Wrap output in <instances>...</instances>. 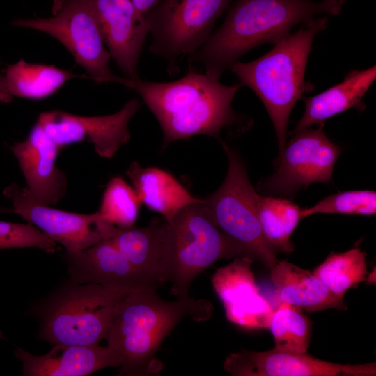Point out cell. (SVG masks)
I'll return each instance as SVG.
<instances>
[{"instance_id": "1", "label": "cell", "mask_w": 376, "mask_h": 376, "mask_svg": "<svg viewBox=\"0 0 376 376\" xmlns=\"http://www.w3.org/2000/svg\"><path fill=\"white\" fill-rule=\"evenodd\" d=\"M110 83L123 85L141 97L162 129L164 146L196 135H207L221 142V130L242 120L232 107L241 84L226 86L192 69L171 81L113 75Z\"/></svg>"}, {"instance_id": "2", "label": "cell", "mask_w": 376, "mask_h": 376, "mask_svg": "<svg viewBox=\"0 0 376 376\" xmlns=\"http://www.w3.org/2000/svg\"><path fill=\"white\" fill-rule=\"evenodd\" d=\"M345 3V0H236L221 26L188 58L202 65L207 75L219 80L249 50L265 43L275 44L295 26L317 14L338 15Z\"/></svg>"}, {"instance_id": "3", "label": "cell", "mask_w": 376, "mask_h": 376, "mask_svg": "<svg viewBox=\"0 0 376 376\" xmlns=\"http://www.w3.org/2000/svg\"><path fill=\"white\" fill-rule=\"evenodd\" d=\"M155 289L124 295L117 303L106 340L123 359L118 375L158 374L163 368L155 355L164 339L186 318L210 319L214 306L189 295L175 301L162 299Z\"/></svg>"}, {"instance_id": "4", "label": "cell", "mask_w": 376, "mask_h": 376, "mask_svg": "<svg viewBox=\"0 0 376 376\" xmlns=\"http://www.w3.org/2000/svg\"><path fill=\"white\" fill-rule=\"evenodd\" d=\"M327 17L302 23L293 33L276 42L263 56L253 61H237L230 69L241 86L250 88L260 99L274 127L279 146L276 162L283 153L290 113L307 91L304 75L313 40L327 26Z\"/></svg>"}, {"instance_id": "5", "label": "cell", "mask_w": 376, "mask_h": 376, "mask_svg": "<svg viewBox=\"0 0 376 376\" xmlns=\"http://www.w3.org/2000/svg\"><path fill=\"white\" fill-rule=\"evenodd\" d=\"M243 256L244 249L217 227L204 203L164 220L160 279L171 283V293L178 297L188 296L192 281L217 260Z\"/></svg>"}, {"instance_id": "6", "label": "cell", "mask_w": 376, "mask_h": 376, "mask_svg": "<svg viewBox=\"0 0 376 376\" xmlns=\"http://www.w3.org/2000/svg\"><path fill=\"white\" fill-rule=\"evenodd\" d=\"M127 294L70 280L39 306L38 338L51 345H99L109 331L118 301Z\"/></svg>"}, {"instance_id": "7", "label": "cell", "mask_w": 376, "mask_h": 376, "mask_svg": "<svg viewBox=\"0 0 376 376\" xmlns=\"http://www.w3.org/2000/svg\"><path fill=\"white\" fill-rule=\"evenodd\" d=\"M228 159L226 178L219 189L204 198L217 227L239 244L247 256L271 269L278 260L265 240L258 212L259 194L252 186L237 153L221 141Z\"/></svg>"}, {"instance_id": "8", "label": "cell", "mask_w": 376, "mask_h": 376, "mask_svg": "<svg viewBox=\"0 0 376 376\" xmlns=\"http://www.w3.org/2000/svg\"><path fill=\"white\" fill-rule=\"evenodd\" d=\"M232 0H162L146 14L152 39L149 51L164 59L170 75L207 40Z\"/></svg>"}, {"instance_id": "9", "label": "cell", "mask_w": 376, "mask_h": 376, "mask_svg": "<svg viewBox=\"0 0 376 376\" xmlns=\"http://www.w3.org/2000/svg\"><path fill=\"white\" fill-rule=\"evenodd\" d=\"M52 16L19 19L15 26L43 32L60 42L77 64L98 84L110 83L114 75L109 67L108 51L89 0H53Z\"/></svg>"}, {"instance_id": "10", "label": "cell", "mask_w": 376, "mask_h": 376, "mask_svg": "<svg viewBox=\"0 0 376 376\" xmlns=\"http://www.w3.org/2000/svg\"><path fill=\"white\" fill-rule=\"evenodd\" d=\"M324 123L294 134L285 143L277 170L260 184L269 196H290L312 183H330L341 148L325 135Z\"/></svg>"}, {"instance_id": "11", "label": "cell", "mask_w": 376, "mask_h": 376, "mask_svg": "<svg viewBox=\"0 0 376 376\" xmlns=\"http://www.w3.org/2000/svg\"><path fill=\"white\" fill-rule=\"evenodd\" d=\"M3 194L11 201L14 213L59 243L68 252L80 251L102 240L111 239L117 228L97 212L77 214L42 204L26 187L16 183L6 187Z\"/></svg>"}, {"instance_id": "12", "label": "cell", "mask_w": 376, "mask_h": 376, "mask_svg": "<svg viewBox=\"0 0 376 376\" xmlns=\"http://www.w3.org/2000/svg\"><path fill=\"white\" fill-rule=\"evenodd\" d=\"M141 106L137 98H132L116 113L97 116L52 110L40 113L36 122L61 148L86 141L99 156L111 158L130 139L128 124Z\"/></svg>"}, {"instance_id": "13", "label": "cell", "mask_w": 376, "mask_h": 376, "mask_svg": "<svg viewBox=\"0 0 376 376\" xmlns=\"http://www.w3.org/2000/svg\"><path fill=\"white\" fill-rule=\"evenodd\" d=\"M224 369L233 376H375L376 363L340 364L273 348L228 354Z\"/></svg>"}, {"instance_id": "14", "label": "cell", "mask_w": 376, "mask_h": 376, "mask_svg": "<svg viewBox=\"0 0 376 376\" xmlns=\"http://www.w3.org/2000/svg\"><path fill=\"white\" fill-rule=\"evenodd\" d=\"M103 41L125 77L139 78L140 56L150 33L146 15L130 0H89Z\"/></svg>"}, {"instance_id": "15", "label": "cell", "mask_w": 376, "mask_h": 376, "mask_svg": "<svg viewBox=\"0 0 376 376\" xmlns=\"http://www.w3.org/2000/svg\"><path fill=\"white\" fill-rule=\"evenodd\" d=\"M63 256L70 281L77 283H93L126 293L157 290L161 285L136 269L110 239L80 251H65Z\"/></svg>"}, {"instance_id": "16", "label": "cell", "mask_w": 376, "mask_h": 376, "mask_svg": "<svg viewBox=\"0 0 376 376\" xmlns=\"http://www.w3.org/2000/svg\"><path fill=\"white\" fill-rule=\"evenodd\" d=\"M253 261L246 256L235 257L215 272L212 283L230 322L245 329L268 328L274 310L259 292Z\"/></svg>"}, {"instance_id": "17", "label": "cell", "mask_w": 376, "mask_h": 376, "mask_svg": "<svg viewBox=\"0 0 376 376\" xmlns=\"http://www.w3.org/2000/svg\"><path fill=\"white\" fill-rule=\"evenodd\" d=\"M61 149L38 122L23 141L10 148L26 187L39 203L49 206L56 205L67 190V176L56 164Z\"/></svg>"}, {"instance_id": "18", "label": "cell", "mask_w": 376, "mask_h": 376, "mask_svg": "<svg viewBox=\"0 0 376 376\" xmlns=\"http://www.w3.org/2000/svg\"><path fill=\"white\" fill-rule=\"evenodd\" d=\"M42 355L15 351L24 376H85L106 368L120 367L122 358L107 345L56 344Z\"/></svg>"}, {"instance_id": "19", "label": "cell", "mask_w": 376, "mask_h": 376, "mask_svg": "<svg viewBox=\"0 0 376 376\" xmlns=\"http://www.w3.org/2000/svg\"><path fill=\"white\" fill-rule=\"evenodd\" d=\"M270 270V278L280 302L286 303L306 312L330 308L347 310L343 298L333 294L310 271L286 260H278Z\"/></svg>"}, {"instance_id": "20", "label": "cell", "mask_w": 376, "mask_h": 376, "mask_svg": "<svg viewBox=\"0 0 376 376\" xmlns=\"http://www.w3.org/2000/svg\"><path fill=\"white\" fill-rule=\"evenodd\" d=\"M376 78V67L350 72L343 81L311 97H304L305 111L292 134L315 124L324 123L328 118L352 107L362 111V98Z\"/></svg>"}, {"instance_id": "21", "label": "cell", "mask_w": 376, "mask_h": 376, "mask_svg": "<svg viewBox=\"0 0 376 376\" xmlns=\"http://www.w3.org/2000/svg\"><path fill=\"white\" fill-rule=\"evenodd\" d=\"M140 201L169 222L184 207L204 199L193 196L170 173L157 167H143L133 162L126 172Z\"/></svg>"}, {"instance_id": "22", "label": "cell", "mask_w": 376, "mask_h": 376, "mask_svg": "<svg viewBox=\"0 0 376 376\" xmlns=\"http://www.w3.org/2000/svg\"><path fill=\"white\" fill-rule=\"evenodd\" d=\"M77 77L87 78L54 65L31 63L21 59L8 65L0 75V102L9 103L14 97L44 99Z\"/></svg>"}, {"instance_id": "23", "label": "cell", "mask_w": 376, "mask_h": 376, "mask_svg": "<svg viewBox=\"0 0 376 376\" xmlns=\"http://www.w3.org/2000/svg\"><path fill=\"white\" fill-rule=\"evenodd\" d=\"M163 223L154 218L146 227H117L110 239L136 269L161 284Z\"/></svg>"}, {"instance_id": "24", "label": "cell", "mask_w": 376, "mask_h": 376, "mask_svg": "<svg viewBox=\"0 0 376 376\" xmlns=\"http://www.w3.org/2000/svg\"><path fill=\"white\" fill-rule=\"evenodd\" d=\"M302 209L285 198L259 195L258 212L264 237L275 251H294L290 237L301 219Z\"/></svg>"}, {"instance_id": "25", "label": "cell", "mask_w": 376, "mask_h": 376, "mask_svg": "<svg viewBox=\"0 0 376 376\" xmlns=\"http://www.w3.org/2000/svg\"><path fill=\"white\" fill-rule=\"evenodd\" d=\"M313 273L333 294L344 298L350 288L366 279L368 272L366 253L359 248L333 253Z\"/></svg>"}, {"instance_id": "26", "label": "cell", "mask_w": 376, "mask_h": 376, "mask_svg": "<svg viewBox=\"0 0 376 376\" xmlns=\"http://www.w3.org/2000/svg\"><path fill=\"white\" fill-rule=\"evenodd\" d=\"M279 351L304 354L310 345L311 323L301 309L281 302L268 326Z\"/></svg>"}, {"instance_id": "27", "label": "cell", "mask_w": 376, "mask_h": 376, "mask_svg": "<svg viewBox=\"0 0 376 376\" xmlns=\"http://www.w3.org/2000/svg\"><path fill=\"white\" fill-rule=\"evenodd\" d=\"M141 204L135 190L122 178L113 177L103 193L98 214L116 227L133 226Z\"/></svg>"}, {"instance_id": "28", "label": "cell", "mask_w": 376, "mask_h": 376, "mask_svg": "<svg viewBox=\"0 0 376 376\" xmlns=\"http://www.w3.org/2000/svg\"><path fill=\"white\" fill-rule=\"evenodd\" d=\"M376 212V193L370 190L338 192L318 202L314 206L302 209L301 218L315 214H343L373 215Z\"/></svg>"}, {"instance_id": "29", "label": "cell", "mask_w": 376, "mask_h": 376, "mask_svg": "<svg viewBox=\"0 0 376 376\" xmlns=\"http://www.w3.org/2000/svg\"><path fill=\"white\" fill-rule=\"evenodd\" d=\"M38 248L46 253L58 251L56 242L33 225L0 221V249Z\"/></svg>"}, {"instance_id": "30", "label": "cell", "mask_w": 376, "mask_h": 376, "mask_svg": "<svg viewBox=\"0 0 376 376\" xmlns=\"http://www.w3.org/2000/svg\"><path fill=\"white\" fill-rule=\"evenodd\" d=\"M144 15L152 10L161 0H130Z\"/></svg>"}, {"instance_id": "31", "label": "cell", "mask_w": 376, "mask_h": 376, "mask_svg": "<svg viewBox=\"0 0 376 376\" xmlns=\"http://www.w3.org/2000/svg\"><path fill=\"white\" fill-rule=\"evenodd\" d=\"M0 339H5L3 334L1 331H0Z\"/></svg>"}]
</instances>
